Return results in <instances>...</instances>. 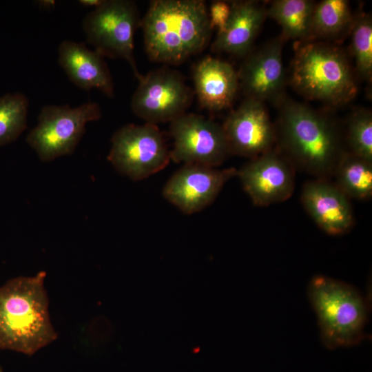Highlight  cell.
Returning a JSON list of instances; mask_svg holds the SVG:
<instances>
[{"label":"cell","instance_id":"cell-24","mask_svg":"<svg viewBox=\"0 0 372 372\" xmlns=\"http://www.w3.org/2000/svg\"><path fill=\"white\" fill-rule=\"evenodd\" d=\"M347 142L353 154L372 162V115L368 110H358L350 116Z\"/></svg>","mask_w":372,"mask_h":372},{"label":"cell","instance_id":"cell-20","mask_svg":"<svg viewBox=\"0 0 372 372\" xmlns=\"http://www.w3.org/2000/svg\"><path fill=\"white\" fill-rule=\"evenodd\" d=\"M316 2L310 0H276L267 8V17L282 28L285 41H307L309 37Z\"/></svg>","mask_w":372,"mask_h":372},{"label":"cell","instance_id":"cell-9","mask_svg":"<svg viewBox=\"0 0 372 372\" xmlns=\"http://www.w3.org/2000/svg\"><path fill=\"white\" fill-rule=\"evenodd\" d=\"M138 85L131 99L133 113L146 121L172 122L185 114L192 93L178 72L163 68L138 79Z\"/></svg>","mask_w":372,"mask_h":372},{"label":"cell","instance_id":"cell-13","mask_svg":"<svg viewBox=\"0 0 372 372\" xmlns=\"http://www.w3.org/2000/svg\"><path fill=\"white\" fill-rule=\"evenodd\" d=\"M231 154L251 158L273 149L276 132L264 103L245 98L222 125Z\"/></svg>","mask_w":372,"mask_h":372},{"label":"cell","instance_id":"cell-5","mask_svg":"<svg viewBox=\"0 0 372 372\" xmlns=\"http://www.w3.org/2000/svg\"><path fill=\"white\" fill-rule=\"evenodd\" d=\"M307 293L327 348L351 347L363 340L368 307L354 287L318 275L311 280Z\"/></svg>","mask_w":372,"mask_h":372},{"label":"cell","instance_id":"cell-12","mask_svg":"<svg viewBox=\"0 0 372 372\" xmlns=\"http://www.w3.org/2000/svg\"><path fill=\"white\" fill-rule=\"evenodd\" d=\"M237 175L234 167L218 169L198 164H184L165 183V198L187 214L211 204L225 184Z\"/></svg>","mask_w":372,"mask_h":372},{"label":"cell","instance_id":"cell-26","mask_svg":"<svg viewBox=\"0 0 372 372\" xmlns=\"http://www.w3.org/2000/svg\"><path fill=\"white\" fill-rule=\"evenodd\" d=\"M103 0H79V4L85 7H94V8L99 6Z\"/></svg>","mask_w":372,"mask_h":372},{"label":"cell","instance_id":"cell-14","mask_svg":"<svg viewBox=\"0 0 372 372\" xmlns=\"http://www.w3.org/2000/svg\"><path fill=\"white\" fill-rule=\"evenodd\" d=\"M283 41L281 37L275 38L247 54L238 72L239 85L246 98L263 103L271 101L280 103L283 101Z\"/></svg>","mask_w":372,"mask_h":372},{"label":"cell","instance_id":"cell-18","mask_svg":"<svg viewBox=\"0 0 372 372\" xmlns=\"http://www.w3.org/2000/svg\"><path fill=\"white\" fill-rule=\"evenodd\" d=\"M58 61L70 80L77 87L97 89L114 96V83L104 57L85 43L63 41L58 48Z\"/></svg>","mask_w":372,"mask_h":372},{"label":"cell","instance_id":"cell-16","mask_svg":"<svg viewBox=\"0 0 372 372\" xmlns=\"http://www.w3.org/2000/svg\"><path fill=\"white\" fill-rule=\"evenodd\" d=\"M225 28L217 32L211 45L216 53L237 56L247 55L267 17V8L256 1H232Z\"/></svg>","mask_w":372,"mask_h":372},{"label":"cell","instance_id":"cell-11","mask_svg":"<svg viewBox=\"0 0 372 372\" xmlns=\"http://www.w3.org/2000/svg\"><path fill=\"white\" fill-rule=\"evenodd\" d=\"M237 175L255 205L264 207L289 198L295 188V167L280 152L271 149L251 158Z\"/></svg>","mask_w":372,"mask_h":372},{"label":"cell","instance_id":"cell-10","mask_svg":"<svg viewBox=\"0 0 372 372\" xmlns=\"http://www.w3.org/2000/svg\"><path fill=\"white\" fill-rule=\"evenodd\" d=\"M171 160L216 167L231 154L222 125L196 114H184L171 122Z\"/></svg>","mask_w":372,"mask_h":372},{"label":"cell","instance_id":"cell-19","mask_svg":"<svg viewBox=\"0 0 372 372\" xmlns=\"http://www.w3.org/2000/svg\"><path fill=\"white\" fill-rule=\"evenodd\" d=\"M355 17L349 1L323 0L316 3L307 41H339L350 34Z\"/></svg>","mask_w":372,"mask_h":372},{"label":"cell","instance_id":"cell-23","mask_svg":"<svg viewBox=\"0 0 372 372\" xmlns=\"http://www.w3.org/2000/svg\"><path fill=\"white\" fill-rule=\"evenodd\" d=\"M351 47L356 70L360 76L371 81L372 76V21L369 14L354 19L350 32Z\"/></svg>","mask_w":372,"mask_h":372},{"label":"cell","instance_id":"cell-25","mask_svg":"<svg viewBox=\"0 0 372 372\" xmlns=\"http://www.w3.org/2000/svg\"><path fill=\"white\" fill-rule=\"evenodd\" d=\"M210 25L212 29L217 28L218 32L226 25L230 14V1H214L208 8Z\"/></svg>","mask_w":372,"mask_h":372},{"label":"cell","instance_id":"cell-1","mask_svg":"<svg viewBox=\"0 0 372 372\" xmlns=\"http://www.w3.org/2000/svg\"><path fill=\"white\" fill-rule=\"evenodd\" d=\"M149 59L180 64L209 44L212 28L203 0H154L141 25Z\"/></svg>","mask_w":372,"mask_h":372},{"label":"cell","instance_id":"cell-4","mask_svg":"<svg viewBox=\"0 0 372 372\" xmlns=\"http://www.w3.org/2000/svg\"><path fill=\"white\" fill-rule=\"evenodd\" d=\"M295 49L290 80L298 93L335 106L355 98L357 85L342 49L318 41H298Z\"/></svg>","mask_w":372,"mask_h":372},{"label":"cell","instance_id":"cell-22","mask_svg":"<svg viewBox=\"0 0 372 372\" xmlns=\"http://www.w3.org/2000/svg\"><path fill=\"white\" fill-rule=\"evenodd\" d=\"M29 101L19 92L0 96V146L9 144L27 127Z\"/></svg>","mask_w":372,"mask_h":372},{"label":"cell","instance_id":"cell-28","mask_svg":"<svg viewBox=\"0 0 372 372\" xmlns=\"http://www.w3.org/2000/svg\"><path fill=\"white\" fill-rule=\"evenodd\" d=\"M0 372H3L1 366H0Z\"/></svg>","mask_w":372,"mask_h":372},{"label":"cell","instance_id":"cell-3","mask_svg":"<svg viewBox=\"0 0 372 372\" xmlns=\"http://www.w3.org/2000/svg\"><path fill=\"white\" fill-rule=\"evenodd\" d=\"M276 139L280 152L304 171L327 178L344 152L335 125L307 105L283 99L280 102Z\"/></svg>","mask_w":372,"mask_h":372},{"label":"cell","instance_id":"cell-7","mask_svg":"<svg viewBox=\"0 0 372 372\" xmlns=\"http://www.w3.org/2000/svg\"><path fill=\"white\" fill-rule=\"evenodd\" d=\"M101 110L98 103L48 105L38 116V124L28 134L27 142L43 161L72 154L85 132L88 122L99 120Z\"/></svg>","mask_w":372,"mask_h":372},{"label":"cell","instance_id":"cell-6","mask_svg":"<svg viewBox=\"0 0 372 372\" xmlns=\"http://www.w3.org/2000/svg\"><path fill=\"white\" fill-rule=\"evenodd\" d=\"M141 25L135 2L103 0L83 20L87 41L102 56L126 61L138 79L139 73L134 55V37Z\"/></svg>","mask_w":372,"mask_h":372},{"label":"cell","instance_id":"cell-27","mask_svg":"<svg viewBox=\"0 0 372 372\" xmlns=\"http://www.w3.org/2000/svg\"><path fill=\"white\" fill-rule=\"evenodd\" d=\"M37 3L40 5L41 7L44 8H52L55 5V1L52 0H44L39 1Z\"/></svg>","mask_w":372,"mask_h":372},{"label":"cell","instance_id":"cell-21","mask_svg":"<svg viewBox=\"0 0 372 372\" xmlns=\"http://www.w3.org/2000/svg\"><path fill=\"white\" fill-rule=\"evenodd\" d=\"M334 183L349 198L369 200L372 196V162L344 152L333 172Z\"/></svg>","mask_w":372,"mask_h":372},{"label":"cell","instance_id":"cell-2","mask_svg":"<svg viewBox=\"0 0 372 372\" xmlns=\"http://www.w3.org/2000/svg\"><path fill=\"white\" fill-rule=\"evenodd\" d=\"M45 271L0 287V349L32 355L57 338L50 321Z\"/></svg>","mask_w":372,"mask_h":372},{"label":"cell","instance_id":"cell-15","mask_svg":"<svg viewBox=\"0 0 372 372\" xmlns=\"http://www.w3.org/2000/svg\"><path fill=\"white\" fill-rule=\"evenodd\" d=\"M302 204L324 232L331 236L347 233L354 223L350 198L327 178L306 182L300 195Z\"/></svg>","mask_w":372,"mask_h":372},{"label":"cell","instance_id":"cell-17","mask_svg":"<svg viewBox=\"0 0 372 372\" xmlns=\"http://www.w3.org/2000/svg\"><path fill=\"white\" fill-rule=\"evenodd\" d=\"M193 81L200 105L211 112L227 109L240 87L238 72L228 62L207 56L193 69Z\"/></svg>","mask_w":372,"mask_h":372},{"label":"cell","instance_id":"cell-8","mask_svg":"<svg viewBox=\"0 0 372 372\" xmlns=\"http://www.w3.org/2000/svg\"><path fill=\"white\" fill-rule=\"evenodd\" d=\"M108 161L121 174L140 180L163 169L170 151L155 124H127L113 134Z\"/></svg>","mask_w":372,"mask_h":372}]
</instances>
